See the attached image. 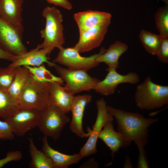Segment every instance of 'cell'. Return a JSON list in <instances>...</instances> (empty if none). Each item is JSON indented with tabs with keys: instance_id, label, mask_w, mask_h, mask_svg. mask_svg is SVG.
Listing matches in <instances>:
<instances>
[{
	"instance_id": "6da1fadb",
	"label": "cell",
	"mask_w": 168,
	"mask_h": 168,
	"mask_svg": "<svg viewBox=\"0 0 168 168\" xmlns=\"http://www.w3.org/2000/svg\"><path fill=\"white\" fill-rule=\"evenodd\" d=\"M107 109L115 119L117 131L133 142L138 148L144 147L148 141V129L158 119L146 118L138 113H132L107 105Z\"/></svg>"
},
{
	"instance_id": "7a4b0ae2",
	"label": "cell",
	"mask_w": 168,
	"mask_h": 168,
	"mask_svg": "<svg viewBox=\"0 0 168 168\" xmlns=\"http://www.w3.org/2000/svg\"><path fill=\"white\" fill-rule=\"evenodd\" d=\"M134 100L137 106L141 110L162 108L168 104V86L155 83L147 77L137 86Z\"/></svg>"
},
{
	"instance_id": "3957f363",
	"label": "cell",
	"mask_w": 168,
	"mask_h": 168,
	"mask_svg": "<svg viewBox=\"0 0 168 168\" xmlns=\"http://www.w3.org/2000/svg\"><path fill=\"white\" fill-rule=\"evenodd\" d=\"M50 83L38 81L30 73L17 101L20 108L40 111L50 104Z\"/></svg>"
},
{
	"instance_id": "277c9868",
	"label": "cell",
	"mask_w": 168,
	"mask_h": 168,
	"mask_svg": "<svg viewBox=\"0 0 168 168\" xmlns=\"http://www.w3.org/2000/svg\"><path fill=\"white\" fill-rule=\"evenodd\" d=\"M42 14L45 19V25L40 31L43 41L38 45L40 48L51 47L59 49L65 43L62 14L56 7L49 6L44 9Z\"/></svg>"
},
{
	"instance_id": "5b68a950",
	"label": "cell",
	"mask_w": 168,
	"mask_h": 168,
	"mask_svg": "<svg viewBox=\"0 0 168 168\" xmlns=\"http://www.w3.org/2000/svg\"><path fill=\"white\" fill-rule=\"evenodd\" d=\"M61 78L65 82L63 88L67 92L74 95L84 91L94 90L100 81L92 77L82 70H74L63 68L55 64L53 66Z\"/></svg>"
},
{
	"instance_id": "8992f818",
	"label": "cell",
	"mask_w": 168,
	"mask_h": 168,
	"mask_svg": "<svg viewBox=\"0 0 168 168\" xmlns=\"http://www.w3.org/2000/svg\"><path fill=\"white\" fill-rule=\"evenodd\" d=\"M66 114L50 105L40 111L37 127L44 136L56 141L65 126L70 122Z\"/></svg>"
},
{
	"instance_id": "52a82bcc",
	"label": "cell",
	"mask_w": 168,
	"mask_h": 168,
	"mask_svg": "<svg viewBox=\"0 0 168 168\" xmlns=\"http://www.w3.org/2000/svg\"><path fill=\"white\" fill-rule=\"evenodd\" d=\"M97 110L96 121L92 129L88 128L90 134L84 145L81 148L79 153L83 157H87L97 152V142L99 135L104 126L108 121L114 120L113 116L107 109V103L102 98L96 101Z\"/></svg>"
},
{
	"instance_id": "ba28073f",
	"label": "cell",
	"mask_w": 168,
	"mask_h": 168,
	"mask_svg": "<svg viewBox=\"0 0 168 168\" xmlns=\"http://www.w3.org/2000/svg\"><path fill=\"white\" fill-rule=\"evenodd\" d=\"M58 49L59 52L53 62L66 66L67 68L87 71L100 64L96 61V58L101 53V48L98 53L87 57L81 56L73 47L64 48L62 46Z\"/></svg>"
},
{
	"instance_id": "9c48e42d",
	"label": "cell",
	"mask_w": 168,
	"mask_h": 168,
	"mask_svg": "<svg viewBox=\"0 0 168 168\" xmlns=\"http://www.w3.org/2000/svg\"><path fill=\"white\" fill-rule=\"evenodd\" d=\"M23 32L0 18V47L15 56L28 51L22 41Z\"/></svg>"
},
{
	"instance_id": "30bf717a",
	"label": "cell",
	"mask_w": 168,
	"mask_h": 168,
	"mask_svg": "<svg viewBox=\"0 0 168 168\" xmlns=\"http://www.w3.org/2000/svg\"><path fill=\"white\" fill-rule=\"evenodd\" d=\"M108 73L105 78L100 80L96 84L94 90L101 95L108 96L115 92L119 84L128 83L135 85L139 82L140 77L134 72L125 75L118 73L116 69L107 70Z\"/></svg>"
},
{
	"instance_id": "8fae6325",
	"label": "cell",
	"mask_w": 168,
	"mask_h": 168,
	"mask_svg": "<svg viewBox=\"0 0 168 168\" xmlns=\"http://www.w3.org/2000/svg\"><path fill=\"white\" fill-rule=\"evenodd\" d=\"M40 111L20 108L7 119L14 135L22 137L37 126Z\"/></svg>"
},
{
	"instance_id": "7c38bea8",
	"label": "cell",
	"mask_w": 168,
	"mask_h": 168,
	"mask_svg": "<svg viewBox=\"0 0 168 168\" xmlns=\"http://www.w3.org/2000/svg\"><path fill=\"white\" fill-rule=\"evenodd\" d=\"M110 21L99 24L79 34V38L73 47L80 53L89 52L98 47L107 32Z\"/></svg>"
},
{
	"instance_id": "4fadbf2b",
	"label": "cell",
	"mask_w": 168,
	"mask_h": 168,
	"mask_svg": "<svg viewBox=\"0 0 168 168\" xmlns=\"http://www.w3.org/2000/svg\"><path fill=\"white\" fill-rule=\"evenodd\" d=\"M92 96L90 94L78 95L74 96L70 111L72 118L69 128L71 131L79 137H88L90 134L88 129L85 133L83 128V119L85 107L91 101Z\"/></svg>"
},
{
	"instance_id": "5bb4252c",
	"label": "cell",
	"mask_w": 168,
	"mask_h": 168,
	"mask_svg": "<svg viewBox=\"0 0 168 168\" xmlns=\"http://www.w3.org/2000/svg\"><path fill=\"white\" fill-rule=\"evenodd\" d=\"M54 49L51 47L40 48L38 45L29 52L16 56L15 60L9 66L13 68L24 66H38L46 63L49 66L53 67L55 63L49 61L48 56Z\"/></svg>"
},
{
	"instance_id": "9a60e30c",
	"label": "cell",
	"mask_w": 168,
	"mask_h": 168,
	"mask_svg": "<svg viewBox=\"0 0 168 168\" xmlns=\"http://www.w3.org/2000/svg\"><path fill=\"white\" fill-rule=\"evenodd\" d=\"M113 120L108 121L104 126L98 138L102 141L111 152L113 160L114 154L122 148L129 146L131 142L114 129Z\"/></svg>"
},
{
	"instance_id": "2e32d148",
	"label": "cell",
	"mask_w": 168,
	"mask_h": 168,
	"mask_svg": "<svg viewBox=\"0 0 168 168\" xmlns=\"http://www.w3.org/2000/svg\"><path fill=\"white\" fill-rule=\"evenodd\" d=\"M23 0H0V18L23 32Z\"/></svg>"
},
{
	"instance_id": "e0dca14e",
	"label": "cell",
	"mask_w": 168,
	"mask_h": 168,
	"mask_svg": "<svg viewBox=\"0 0 168 168\" xmlns=\"http://www.w3.org/2000/svg\"><path fill=\"white\" fill-rule=\"evenodd\" d=\"M42 143V150L51 161L54 168H67L78 163L83 158L79 152L68 155L53 149L49 145L46 136L43 137Z\"/></svg>"
},
{
	"instance_id": "ac0fdd59",
	"label": "cell",
	"mask_w": 168,
	"mask_h": 168,
	"mask_svg": "<svg viewBox=\"0 0 168 168\" xmlns=\"http://www.w3.org/2000/svg\"><path fill=\"white\" fill-rule=\"evenodd\" d=\"M73 17L80 34L91 27L111 21V15L105 12L89 10L76 13Z\"/></svg>"
},
{
	"instance_id": "d6986e66",
	"label": "cell",
	"mask_w": 168,
	"mask_h": 168,
	"mask_svg": "<svg viewBox=\"0 0 168 168\" xmlns=\"http://www.w3.org/2000/svg\"><path fill=\"white\" fill-rule=\"evenodd\" d=\"M128 49V46L126 44L120 41H116L110 45L107 49L102 48L101 53L96 57V61L100 63H105L108 66L106 70L116 69L119 67V58Z\"/></svg>"
},
{
	"instance_id": "ffe728a7",
	"label": "cell",
	"mask_w": 168,
	"mask_h": 168,
	"mask_svg": "<svg viewBox=\"0 0 168 168\" xmlns=\"http://www.w3.org/2000/svg\"><path fill=\"white\" fill-rule=\"evenodd\" d=\"M50 104L67 114L70 111L74 95L67 91L59 84L50 83L49 90Z\"/></svg>"
},
{
	"instance_id": "44dd1931",
	"label": "cell",
	"mask_w": 168,
	"mask_h": 168,
	"mask_svg": "<svg viewBox=\"0 0 168 168\" xmlns=\"http://www.w3.org/2000/svg\"><path fill=\"white\" fill-rule=\"evenodd\" d=\"M29 141V151L31 161L29 166L32 168H54L52 163L44 152L38 150L35 146L31 135Z\"/></svg>"
},
{
	"instance_id": "7402d4cb",
	"label": "cell",
	"mask_w": 168,
	"mask_h": 168,
	"mask_svg": "<svg viewBox=\"0 0 168 168\" xmlns=\"http://www.w3.org/2000/svg\"><path fill=\"white\" fill-rule=\"evenodd\" d=\"M29 74L28 69L25 66L16 68L14 78L7 92L16 101L26 84Z\"/></svg>"
},
{
	"instance_id": "603a6c76",
	"label": "cell",
	"mask_w": 168,
	"mask_h": 168,
	"mask_svg": "<svg viewBox=\"0 0 168 168\" xmlns=\"http://www.w3.org/2000/svg\"><path fill=\"white\" fill-rule=\"evenodd\" d=\"M19 108L17 101L7 91L0 88V118L5 120Z\"/></svg>"
},
{
	"instance_id": "cb8c5ba5",
	"label": "cell",
	"mask_w": 168,
	"mask_h": 168,
	"mask_svg": "<svg viewBox=\"0 0 168 168\" xmlns=\"http://www.w3.org/2000/svg\"><path fill=\"white\" fill-rule=\"evenodd\" d=\"M37 80L49 83L55 82L60 85L64 82L60 77H57L48 70L43 64L38 66H24Z\"/></svg>"
},
{
	"instance_id": "d4e9b609",
	"label": "cell",
	"mask_w": 168,
	"mask_h": 168,
	"mask_svg": "<svg viewBox=\"0 0 168 168\" xmlns=\"http://www.w3.org/2000/svg\"><path fill=\"white\" fill-rule=\"evenodd\" d=\"M142 43L149 53L155 55L163 38L145 30H142L139 35Z\"/></svg>"
},
{
	"instance_id": "484cf974",
	"label": "cell",
	"mask_w": 168,
	"mask_h": 168,
	"mask_svg": "<svg viewBox=\"0 0 168 168\" xmlns=\"http://www.w3.org/2000/svg\"><path fill=\"white\" fill-rule=\"evenodd\" d=\"M156 28L162 38L168 37V8L167 7H161L155 15Z\"/></svg>"
},
{
	"instance_id": "4316f807",
	"label": "cell",
	"mask_w": 168,
	"mask_h": 168,
	"mask_svg": "<svg viewBox=\"0 0 168 168\" xmlns=\"http://www.w3.org/2000/svg\"><path fill=\"white\" fill-rule=\"evenodd\" d=\"M16 68H0V88L7 91L14 78Z\"/></svg>"
},
{
	"instance_id": "83f0119b",
	"label": "cell",
	"mask_w": 168,
	"mask_h": 168,
	"mask_svg": "<svg viewBox=\"0 0 168 168\" xmlns=\"http://www.w3.org/2000/svg\"><path fill=\"white\" fill-rule=\"evenodd\" d=\"M155 55L161 62L168 63V37L163 38Z\"/></svg>"
},
{
	"instance_id": "f1b7e54d",
	"label": "cell",
	"mask_w": 168,
	"mask_h": 168,
	"mask_svg": "<svg viewBox=\"0 0 168 168\" xmlns=\"http://www.w3.org/2000/svg\"><path fill=\"white\" fill-rule=\"evenodd\" d=\"M15 135L13 133L9 124L6 121L0 120V139L12 140Z\"/></svg>"
},
{
	"instance_id": "f546056e",
	"label": "cell",
	"mask_w": 168,
	"mask_h": 168,
	"mask_svg": "<svg viewBox=\"0 0 168 168\" xmlns=\"http://www.w3.org/2000/svg\"><path fill=\"white\" fill-rule=\"evenodd\" d=\"M22 158V152L19 150L13 151L8 152L5 157L0 159V168L7 163L12 161H17Z\"/></svg>"
},
{
	"instance_id": "4dcf8cb0",
	"label": "cell",
	"mask_w": 168,
	"mask_h": 168,
	"mask_svg": "<svg viewBox=\"0 0 168 168\" xmlns=\"http://www.w3.org/2000/svg\"><path fill=\"white\" fill-rule=\"evenodd\" d=\"M138 160L137 167L149 168V166L146 157V153L144 147L138 148Z\"/></svg>"
},
{
	"instance_id": "1f68e13d",
	"label": "cell",
	"mask_w": 168,
	"mask_h": 168,
	"mask_svg": "<svg viewBox=\"0 0 168 168\" xmlns=\"http://www.w3.org/2000/svg\"><path fill=\"white\" fill-rule=\"evenodd\" d=\"M49 3L55 5L60 6L65 9L70 10L72 9V6L68 0H46Z\"/></svg>"
},
{
	"instance_id": "d6a6232c",
	"label": "cell",
	"mask_w": 168,
	"mask_h": 168,
	"mask_svg": "<svg viewBox=\"0 0 168 168\" xmlns=\"http://www.w3.org/2000/svg\"><path fill=\"white\" fill-rule=\"evenodd\" d=\"M16 57L6 52L0 47V59L7 60L12 62L15 60Z\"/></svg>"
}]
</instances>
